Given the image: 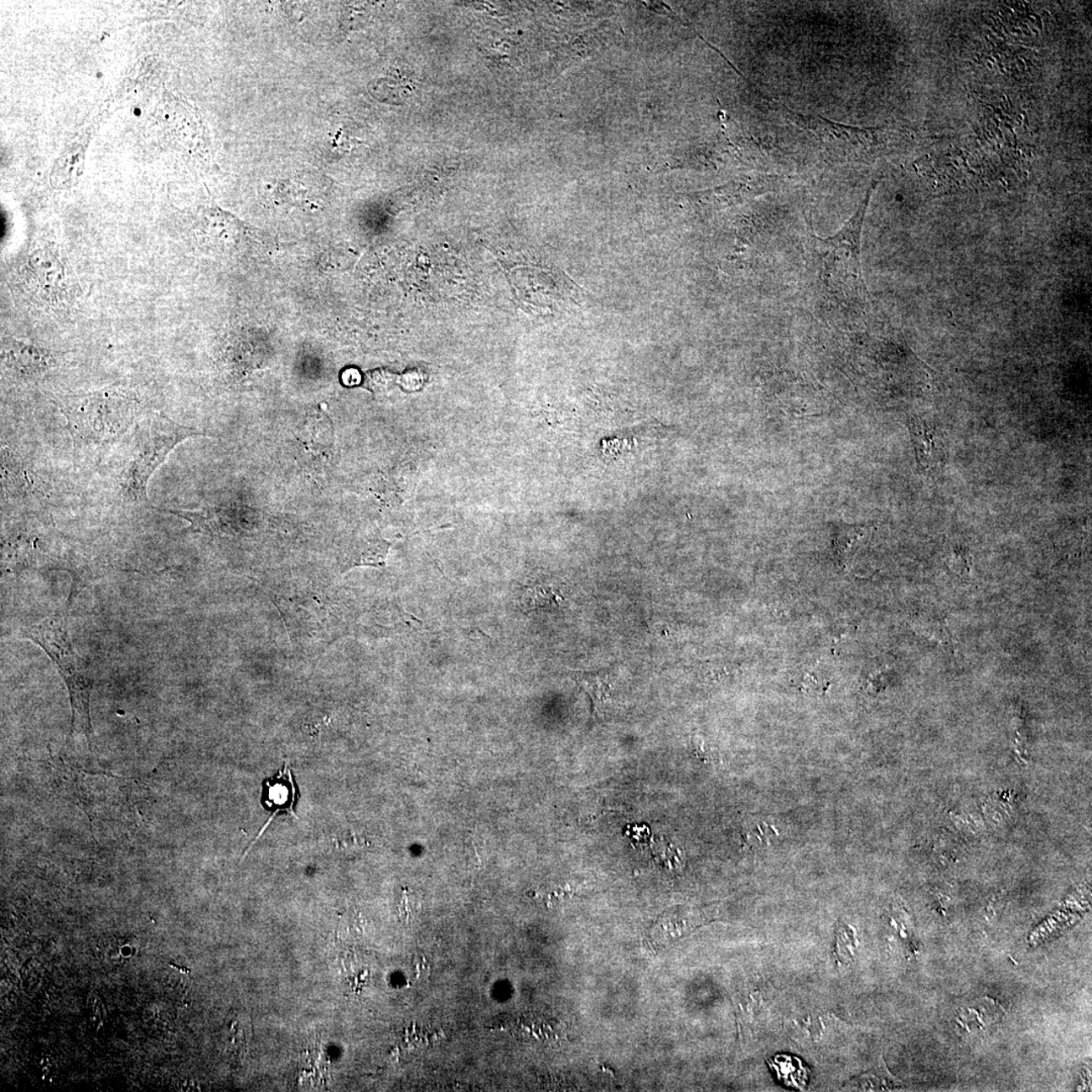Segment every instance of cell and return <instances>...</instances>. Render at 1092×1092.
I'll return each instance as SVG.
<instances>
[{"mask_svg":"<svg viewBox=\"0 0 1092 1092\" xmlns=\"http://www.w3.org/2000/svg\"><path fill=\"white\" fill-rule=\"evenodd\" d=\"M206 436L195 428L175 422L158 411L144 412L123 442L117 478L118 497L130 503H148L150 478L184 440Z\"/></svg>","mask_w":1092,"mask_h":1092,"instance_id":"1","label":"cell"},{"mask_svg":"<svg viewBox=\"0 0 1092 1092\" xmlns=\"http://www.w3.org/2000/svg\"><path fill=\"white\" fill-rule=\"evenodd\" d=\"M60 409L75 448L91 452L123 442L144 413L133 397L118 390L69 398Z\"/></svg>","mask_w":1092,"mask_h":1092,"instance_id":"2","label":"cell"},{"mask_svg":"<svg viewBox=\"0 0 1092 1092\" xmlns=\"http://www.w3.org/2000/svg\"><path fill=\"white\" fill-rule=\"evenodd\" d=\"M54 662L69 689L72 708L71 731L85 734L91 745V695L95 680L80 656L75 654L69 631L60 618L50 617L24 631Z\"/></svg>","mask_w":1092,"mask_h":1092,"instance_id":"3","label":"cell"},{"mask_svg":"<svg viewBox=\"0 0 1092 1092\" xmlns=\"http://www.w3.org/2000/svg\"><path fill=\"white\" fill-rule=\"evenodd\" d=\"M3 360L5 367L22 380L37 379L55 364L49 351L14 339L5 340Z\"/></svg>","mask_w":1092,"mask_h":1092,"instance_id":"4","label":"cell"},{"mask_svg":"<svg viewBox=\"0 0 1092 1092\" xmlns=\"http://www.w3.org/2000/svg\"><path fill=\"white\" fill-rule=\"evenodd\" d=\"M266 795H263V804L272 811V815L269 817L266 825L262 827L256 841L266 831L268 826L272 824L274 817L284 811L292 815L294 819H298L294 811V804L297 800V788L294 786L291 769L288 764L284 765V768L279 771L276 778L266 781Z\"/></svg>","mask_w":1092,"mask_h":1092,"instance_id":"5","label":"cell"},{"mask_svg":"<svg viewBox=\"0 0 1092 1092\" xmlns=\"http://www.w3.org/2000/svg\"><path fill=\"white\" fill-rule=\"evenodd\" d=\"M909 429L919 467L924 469L935 468L941 462V453L936 445L934 429L920 418L910 419Z\"/></svg>","mask_w":1092,"mask_h":1092,"instance_id":"6","label":"cell"},{"mask_svg":"<svg viewBox=\"0 0 1092 1092\" xmlns=\"http://www.w3.org/2000/svg\"><path fill=\"white\" fill-rule=\"evenodd\" d=\"M413 80L408 79L400 70L393 69L381 79L371 82L369 90L376 100L384 102L400 103L411 96Z\"/></svg>","mask_w":1092,"mask_h":1092,"instance_id":"7","label":"cell"},{"mask_svg":"<svg viewBox=\"0 0 1092 1092\" xmlns=\"http://www.w3.org/2000/svg\"><path fill=\"white\" fill-rule=\"evenodd\" d=\"M84 169V151L80 146L61 155L51 173V184L55 189H69L79 180Z\"/></svg>","mask_w":1092,"mask_h":1092,"instance_id":"8","label":"cell"},{"mask_svg":"<svg viewBox=\"0 0 1092 1092\" xmlns=\"http://www.w3.org/2000/svg\"><path fill=\"white\" fill-rule=\"evenodd\" d=\"M770 1066L786 1085L802 1089L809 1081V1071L798 1058L791 1057L788 1055H777Z\"/></svg>","mask_w":1092,"mask_h":1092,"instance_id":"9","label":"cell"},{"mask_svg":"<svg viewBox=\"0 0 1092 1092\" xmlns=\"http://www.w3.org/2000/svg\"><path fill=\"white\" fill-rule=\"evenodd\" d=\"M30 266L39 281L50 286L58 283L63 277L61 263L49 251L35 252L30 257Z\"/></svg>","mask_w":1092,"mask_h":1092,"instance_id":"10","label":"cell"},{"mask_svg":"<svg viewBox=\"0 0 1092 1092\" xmlns=\"http://www.w3.org/2000/svg\"><path fill=\"white\" fill-rule=\"evenodd\" d=\"M867 532L868 528L865 526L842 525L838 527L835 540H833L836 555L842 560H845L855 550L856 546L860 545L863 538L867 535Z\"/></svg>","mask_w":1092,"mask_h":1092,"instance_id":"11","label":"cell"},{"mask_svg":"<svg viewBox=\"0 0 1092 1092\" xmlns=\"http://www.w3.org/2000/svg\"><path fill=\"white\" fill-rule=\"evenodd\" d=\"M562 600L560 590L553 587H535L524 594V605L530 610L556 607Z\"/></svg>","mask_w":1092,"mask_h":1092,"instance_id":"12","label":"cell"},{"mask_svg":"<svg viewBox=\"0 0 1092 1092\" xmlns=\"http://www.w3.org/2000/svg\"><path fill=\"white\" fill-rule=\"evenodd\" d=\"M980 1007L978 1009L975 1007H970L964 1009V1012L961 1014L960 1018L964 1019L963 1022L965 1023L963 1024L966 1028L975 1019V1023H973L972 1029L974 1028L985 1029L987 1024L996 1021L998 1018L1000 1007L993 1006L992 1001H983L982 1003H980Z\"/></svg>","mask_w":1092,"mask_h":1092,"instance_id":"13","label":"cell"},{"mask_svg":"<svg viewBox=\"0 0 1092 1092\" xmlns=\"http://www.w3.org/2000/svg\"><path fill=\"white\" fill-rule=\"evenodd\" d=\"M779 831L775 826L765 821L755 820L744 827V837L749 847L770 846L773 837H777Z\"/></svg>","mask_w":1092,"mask_h":1092,"instance_id":"14","label":"cell"},{"mask_svg":"<svg viewBox=\"0 0 1092 1092\" xmlns=\"http://www.w3.org/2000/svg\"><path fill=\"white\" fill-rule=\"evenodd\" d=\"M397 381V376L390 370H376L366 375L365 385L372 392H384L390 391Z\"/></svg>","mask_w":1092,"mask_h":1092,"instance_id":"15","label":"cell"},{"mask_svg":"<svg viewBox=\"0 0 1092 1092\" xmlns=\"http://www.w3.org/2000/svg\"><path fill=\"white\" fill-rule=\"evenodd\" d=\"M427 380L428 376L425 370H423L420 367H413V369L403 372L400 379H398V382H400L403 390L417 392L422 389Z\"/></svg>","mask_w":1092,"mask_h":1092,"instance_id":"16","label":"cell"},{"mask_svg":"<svg viewBox=\"0 0 1092 1092\" xmlns=\"http://www.w3.org/2000/svg\"><path fill=\"white\" fill-rule=\"evenodd\" d=\"M335 842L336 846H337L339 850H346V848L352 847L359 848L364 846V841L357 837L354 833H350L348 837H338Z\"/></svg>","mask_w":1092,"mask_h":1092,"instance_id":"17","label":"cell"}]
</instances>
